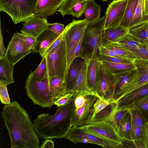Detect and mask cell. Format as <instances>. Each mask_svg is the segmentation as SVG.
<instances>
[{"mask_svg":"<svg viewBox=\"0 0 148 148\" xmlns=\"http://www.w3.org/2000/svg\"><path fill=\"white\" fill-rule=\"evenodd\" d=\"M46 59L45 57H44L38 67L33 71V74L38 78L43 79L46 78Z\"/></svg>","mask_w":148,"mask_h":148,"instance_id":"obj_40","label":"cell"},{"mask_svg":"<svg viewBox=\"0 0 148 148\" xmlns=\"http://www.w3.org/2000/svg\"><path fill=\"white\" fill-rule=\"evenodd\" d=\"M145 16L144 12V0H138L128 28L142 21Z\"/></svg>","mask_w":148,"mask_h":148,"instance_id":"obj_33","label":"cell"},{"mask_svg":"<svg viewBox=\"0 0 148 148\" xmlns=\"http://www.w3.org/2000/svg\"><path fill=\"white\" fill-rule=\"evenodd\" d=\"M31 52L27 49L25 44L22 34L16 32L14 34L9 42L5 55L14 66Z\"/></svg>","mask_w":148,"mask_h":148,"instance_id":"obj_12","label":"cell"},{"mask_svg":"<svg viewBox=\"0 0 148 148\" xmlns=\"http://www.w3.org/2000/svg\"><path fill=\"white\" fill-rule=\"evenodd\" d=\"M63 32H62L46 49L44 52L42 57H45L50 52L59 46L60 44L62 41L63 39Z\"/></svg>","mask_w":148,"mask_h":148,"instance_id":"obj_48","label":"cell"},{"mask_svg":"<svg viewBox=\"0 0 148 148\" xmlns=\"http://www.w3.org/2000/svg\"><path fill=\"white\" fill-rule=\"evenodd\" d=\"M14 66L5 55L0 58V82L7 85L14 83Z\"/></svg>","mask_w":148,"mask_h":148,"instance_id":"obj_25","label":"cell"},{"mask_svg":"<svg viewBox=\"0 0 148 148\" xmlns=\"http://www.w3.org/2000/svg\"><path fill=\"white\" fill-rule=\"evenodd\" d=\"M84 36V35L82 37L77 46L75 53V58H82V44Z\"/></svg>","mask_w":148,"mask_h":148,"instance_id":"obj_50","label":"cell"},{"mask_svg":"<svg viewBox=\"0 0 148 148\" xmlns=\"http://www.w3.org/2000/svg\"><path fill=\"white\" fill-rule=\"evenodd\" d=\"M104 47L114 51L118 54L126 58L133 61L137 59L136 56L132 52L123 48L110 45Z\"/></svg>","mask_w":148,"mask_h":148,"instance_id":"obj_34","label":"cell"},{"mask_svg":"<svg viewBox=\"0 0 148 148\" xmlns=\"http://www.w3.org/2000/svg\"><path fill=\"white\" fill-rule=\"evenodd\" d=\"M99 63L111 73L115 75L136 68L134 63L132 64L111 62L99 60Z\"/></svg>","mask_w":148,"mask_h":148,"instance_id":"obj_29","label":"cell"},{"mask_svg":"<svg viewBox=\"0 0 148 148\" xmlns=\"http://www.w3.org/2000/svg\"><path fill=\"white\" fill-rule=\"evenodd\" d=\"M132 141L139 139L142 135L143 129L136 125L132 120Z\"/></svg>","mask_w":148,"mask_h":148,"instance_id":"obj_45","label":"cell"},{"mask_svg":"<svg viewBox=\"0 0 148 148\" xmlns=\"http://www.w3.org/2000/svg\"><path fill=\"white\" fill-rule=\"evenodd\" d=\"M89 0H64L57 10L63 17L68 11L76 5Z\"/></svg>","mask_w":148,"mask_h":148,"instance_id":"obj_36","label":"cell"},{"mask_svg":"<svg viewBox=\"0 0 148 148\" xmlns=\"http://www.w3.org/2000/svg\"><path fill=\"white\" fill-rule=\"evenodd\" d=\"M88 24L86 18L75 20L68 24L64 29L63 32V39L66 46L67 68L76 58L75 53L77 46L84 35Z\"/></svg>","mask_w":148,"mask_h":148,"instance_id":"obj_7","label":"cell"},{"mask_svg":"<svg viewBox=\"0 0 148 148\" xmlns=\"http://www.w3.org/2000/svg\"><path fill=\"white\" fill-rule=\"evenodd\" d=\"M128 0H114L108 5L104 29L119 26L122 20Z\"/></svg>","mask_w":148,"mask_h":148,"instance_id":"obj_13","label":"cell"},{"mask_svg":"<svg viewBox=\"0 0 148 148\" xmlns=\"http://www.w3.org/2000/svg\"><path fill=\"white\" fill-rule=\"evenodd\" d=\"M131 108L130 112L132 121L143 129L145 123L147 121L139 110L135 108Z\"/></svg>","mask_w":148,"mask_h":148,"instance_id":"obj_37","label":"cell"},{"mask_svg":"<svg viewBox=\"0 0 148 148\" xmlns=\"http://www.w3.org/2000/svg\"><path fill=\"white\" fill-rule=\"evenodd\" d=\"M64 0H37L34 16L46 18L55 14Z\"/></svg>","mask_w":148,"mask_h":148,"instance_id":"obj_18","label":"cell"},{"mask_svg":"<svg viewBox=\"0 0 148 148\" xmlns=\"http://www.w3.org/2000/svg\"><path fill=\"white\" fill-rule=\"evenodd\" d=\"M64 29V25L63 24L57 23H48L47 26V29L59 35L63 32Z\"/></svg>","mask_w":148,"mask_h":148,"instance_id":"obj_46","label":"cell"},{"mask_svg":"<svg viewBox=\"0 0 148 148\" xmlns=\"http://www.w3.org/2000/svg\"><path fill=\"white\" fill-rule=\"evenodd\" d=\"M98 98L92 95H77L75 97L71 113V127L83 126L93 118L94 104Z\"/></svg>","mask_w":148,"mask_h":148,"instance_id":"obj_5","label":"cell"},{"mask_svg":"<svg viewBox=\"0 0 148 148\" xmlns=\"http://www.w3.org/2000/svg\"><path fill=\"white\" fill-rule=\"evenodd\" d=\"M75 96L65 105L58 107L54 114L44 113L38 116L33 125L39 137L44 139L65 137L72 127L71 113Z\"/></svg>","mask_w":148,"mask_h":148,"instance_id":"obj_2","label":"cell"},{"mask_svg":"<svg viewBox=\"0 0 148 148\" xmlns=\"http://www.w3.org/2000/svg\"><path fill=\"white\" fill-rule=\"evenodd\" d=\"M137 68L127 70L123 73L114 75L115 78L113 99L114 101L119 94L124 86L127 82L129 79L136 71Z\"/></svg>","mask_w":148,"mask_h":148,"instance_id":"obj_27","label":"cell"},{"mask_svg":"<svg viewBox=\"0 0 148 148\" xmlns=\"http://www.w3.org/2000/svg\"><path fill=\"white\" fill-rule=\"evenodd\" d=\"M85 61L82 57H76L67 68L64 79L67 91H72Z\"/></svg>","mask_w":148,"mask_h":148,"instance_id":"obj_19","label":"cell"},{"mask_svg":"<svg viewBox=\"0 0 148 148\" xmlns=\"http://www.w3.org/2000/svg\"><path fill=\"white\" fill-rule=\"evenodd\" d=\"M133 142L135 148H148V121L144 125L140 138Z\"/></svg>","mask_w":148,"mask_h":148,"instance_id":"obj_35","label":"cell"},{"mask_svg":"<svg viewBox=\"0 0 148 148\" xmlns=\"http://www.w3.org/2000/svg\"><path fill=\"white\" fill-rule=\"evenodd\" d=\"M59 35L47 29L37 38L36 42L31 51L35 53H39L42 57L46 49Z\"/></svg>","mask_w":148,"mask_h":148,"instance_id":"obj_21","label":"cell"},{"mask_svg":"<svg viewBox=\"0 0 148 148\" xmlns=\"http://www.w3.org/2000/svg\"><path fill=\"white\" fill-rule=\"evenodd\" d=\"M54 144L53 141L51 140L46 139L43 143L42 145L39 147L40 148H53Z\"/></svg>","mask_w":148,"mask_h":148,"instance_id":"obj_51","label":"cell"},{"mask_svg":"<svg viewBox=\"0 0 148 148\" xmlns=\"http://www.w3.org/2000/svg\"><path fill=\"white\" fill-rule=\"evenodd\" d=\"M37 0H0V10L6 12L16 24L34 15Z\"/></svg>","mask_w":148,"mask_h":148,"instance_id":"obj_6","label":"cell"},{"mask_svg":"<svg viewBox=\"0 0 148 148\" xmlns=\"http://www.w3.org/2000/svg\"><path fill=\"white\" fill-rule=\"evenodd\" d=\"M101 0L104 1H107V0Z\"/></svg>","mask_w":148,"mask_h":148,"instance_id":"obj_54","label":"cell"},{"mask_svg":"<svg viewBox=\"0 0 148 148\" xmlns=\"http://www.w3.org/2000/svg\"><path fill=\"white\" fill-rule=\"evenodd\" d=\"M45 57L46 62V78L49 80L51 77L56 76L64 80L67 64L66 46L64 40H62L59 46Z\"/></svg>","mask_w":148,"mask_h":148,"instance_id":"obj_8","label":"cell"},{"mask_svg":"<svg viewBox=\"0 0 148 148\" xmlns=\"http://www.w3.org/2000/svg\"><path fill=\"white\" fill-rule=\"evenodd\" d=\"M138 1V0H128L120 25L128 29Z\"/></svg>","mask_w":148,"mask_h":148,"instance_id":"obj_30","label":"cell"},{"mask_svg":"<svg viewBox=\"0 0 148 148\" xmlns=\"http://www.w3.org/2000/svg\"><path fill=\"white\" fill-rule=\"evenodd\" d=\"M148 94V83L125 95L115 102L117 107H129L135 101Z\"/></svg>","mask_w":148,"mask_h":148,"instance_id":"obj_24","label":"cell"},{"mask_svg":"<svg viewBox=\"0 0 148 148\" xmlns=\"http://www.w3.org/2000/svg\"><path fill=\"white\" fill-rule=\"evenodd\" d=\"M144 15H148V0H144Z\"/></svg>","mask_w":148,"mask_h":148,"instance_id":"obj_53","label":"cell"},{"mask_svg":"<svg viewBox=\"0 0 148 148\" xmlns=\"http://www.w3.org/2000/svg\"><path fill=\"white\" fill-rule=\"evenodd\" d=\"M87 68V62L85 60L72 91L76 92L77 95H92L96 96L89 88L88 84Z\"/></svg>","mask_w":148,"mask_h":148,"instance_id":"obj_22","label":"cell"},{"mask_svg":"<svg viewBox=\"0 0 148 148\" xmlns=\"http://www.w3.org/2000/svg\"><path fill=\"white\" fill-rule=\"evenodd\" d=\"M25 44L28 49L31 51L37 41V39L26 34L22 33Z\"/></svg>","mask_w":148,"mask_h":148,"instance_id":"obj_49","label":"cell"},{"mask_svg":"<svg viewBox=\"0 0 148 148\" xmlns=\"http://www.w3.org/2000/svg\"><path fill=\"white\" fill-rule=\"evenodd\" d=\"M77 95L75 92H71L65 95L56 100L54 103L57 107L64 106L69 102L74 97Z\"/></svg>","mask_w":148,"mask_h":148,"instance_id":"obj_44","label":"cell"},{"mask_svg":"<svg viewBox=\"0 0 148 148\" xmlns=\"http://www.w3.org/2000/svg\"><path fill=\"white\" fill-rule=\"evenodd\" d=\"M131 110L130 107L118 108L117 107L115 102L113 101L109 105L97 114L91 121H106L112 124L118 131L121 120Z\"/></svg>","mask_w":148,"mask_h":148,"instance_id":"obj_14","label":"cell"},{"mask_svg":"<svg viewBox=\"0 0 148 148\" xmlns=\"http://www.w3.org/2000/svg\"><path fill=\"white\" fill-rule=\"evenodd\" d=\"M128 35L135 40L148 45V15L139 23L128 28Z\"/></svg>","mask_w":148,"mask_h":148,"instance_id":"obj_20","label":"cell"},{"mask_svg":"<svg viewBox=\"0 0 148 148\" xmlns=\"http://www.w3.org/2000/svg\"><path fill=\"white\" fill-rule=\"evenodd\" d=\"M0 58L2 57L5 54V48L4 46L3 42V38L1 31L0 30Z\"/></svg>","mask_w":148,"mask_h":148,"instance_id":"obj_52","label":"cell"},{"mask_svg":"<svg viewBox=\"0 0 148 148\" xmlns=\"http://www.w3.org/2000/svg\"><path fill=\"white\" fill-rule=\"evenodd\" d=\"M99 60H101L118 63L132 64L134 61L126 59L119 58L103 55H99Z\"/></svg>","mask_w":148,"mask_h":148,"instance_id":"obj_41","label":"cell"},{"mask_svg":"<svg viewBox=\"0 0 148 148\" xmlns=\"http://www.w3.org/2000/svg\"><path fill=\"white\" fill-rule=\"evenodd\" d=\"M87 1L75 5L68 11L66 15L70 14L77 18H79L84 13Z\"/></svg>","mask_w":148,"mask_h":148,"instance_id":"obj_38","label":"cell"},{"mask_svg":"<svg viewBox=\"0 0 148 148\" xmlns=\"http://www.w3.org/2000/svg\"><path fill=\"white\" fill-rule=\"evenodd\" d=\"M1 116L12 148H38L39 137L26 110L16 101L4 106Z\"/></svg>","mask_w":148,"mask_h":148,"instance_id":"obj_1","label":"cell"},{"mask_svg":"<svg viewBox=\"0 0 148 148\" xmlns=\"http://www.w3.org/2000/svg\"><path fill=\"white\" fill-rule=\"evenodd\" d=\"M33 72L26 78L25 88L27 95L34 104L50 108L60 97L52 90L47 78H38L34 75Z\"/></svg>","mask_w":148,"mask_h":148,"instance_id":"obj_3","label":"cell"},{"mask_svg":"<svg viewBox=\"0 0 148 148\" xmlns=\"http://www.w3.org/2000/svg\"><path fill=\"white\" fill-rule=\"evenodd\" d=\"M78 127L88 132L122 145L124 147V140L115 126L106 120L91 121Z\"/></svg>","mask_w":148,"mask_h":148,"instance_id":"obj_9","label":"cell"},{"mask_svg":"<svg viewBox=\"0 0 148 148\" xmlns=\"http://www.w3.org/2000/svg\"><path fill=\"white\" fill-rule=\"evenodd\" d=\"M106 16L88 23L84 38L82 58L88 61L102 46V34L104 30Z\"/></svg>","mask_w":148,"mask_h":148,"instance_id":"obj_4","label":"cell"},{"mask_svg":"<svg viewBox=\"0 0 148 148\" xmlns=\"http://www.w3.org/2000/svg\"><path fill=\"white\" fill-rule=\"evenodd\" d=\"M99 64L100 81L97 92V96L98 99L113 101L115 76Z\"/></svg>","mask_w":148,"mask_h":148,"instance_id":"obj_15","label":"cell"},{"mask_svg":"<svg viewBox=\"0 0 148 148\" xmlns=\"http://www.w3.org/2000/svg\"><path fill=\"white\" fill-rule=\"evenodd\" d=\"M101 11L100 6L94 0L88 1L84 12L88 23H89L99 19Z\"/></svg>","mask_w":148,"mask_h":148,"instance_id":"obj_28","label":"cell"},{"mask_svg":"<svg viewBox=\"0 0 148 148\" xmlns=\"http://www.w3.org/2000/svg\"></svg>","mask_w":148,"mask_h":148,"instance_id":"obj_55","label":"cell"},{"mask_svg":"<svg viewBox=\"0 0 148 148\" xmlns=\"http://www.w3.org/2000/svg\"><path fill=\"white\" fill-rule=\"evenodd\" d=\"M7 85L4 83L0 82V99L1 103L5 105L11 103L7 90Z\"/></svg>","mask_w":148,"mask_h":148,"instance_id":"obj_42","label":"cell"},{"mask_svg":"<svg viewBox=\"0 0 148 148\" xmlns=\"http://www.w3.org/2000/svg\"><path fill=\"white\" fill-rule=\"evenodd\" d=\"M64 138L75 143H92L103 148L124 147L122 145L88 132L78 127H71Z\"/></svg>","mask_w":148,"mask_h":148,"instance_id":"obj_11","label":"cell"},{"mask_svg":"<svg viewBox=\"0 0 148 148\" xmlns=\"http://www.w3.org/2000/svg\"><path fill=\"white\" fill-rule=\"evenodd\" d=\"M48 24L47 18L34 15L25 21L21 32L37 39L47 29Z\"/></svg>","mask_w":148,"mask_h":148,"instance_id":"obj_16","label":"cell"},{"mask_svg":"<svg viewBox=\"0 0 148 148\" xmlns=\"http://www.w3.org/2000/svg\"><path fill=\"white\" fill-rule=\"evenodd\" d=\"M113 101L105 99L98 98L94 104L95 112L93 118L97 114L109 105Z\"/></svg>","mask_w":148,"mask_h":148,"instance_id":"obj_43","label":"cell"},{"mask_svg":"<svg viewBox=\"0 0 148 148\" xmlns=\"http://www.w3.org/2000/svg\"><path fill=\"white\" fill-rule=\"evenodd\" d=\"M98 50L99 55L127 59L119 55L114 51L102 46L100 47L99 48Z\"/></svg>","mask_w":148,"mask_h":148,"instance_id":"obj_47","label":"cell"},{"mask_svg":"<svg viewBox=\"0 0 148 148\" xmlns=\"http://www.w3.org/2000/svg\"><path fill=\"white\" fill-rule=\"evenodd\" d=\"M128 29L119 25L104 29L102 34V46L105 47L117 41L128 34Z\"/></svg>","mask_w":148,"mask_h":148,"instance_id":"obj_23","label":"cell"},{"mask_svg":"<svg viewBox=\"0 0 148 148\" xmlns=\"http://www.w3.org/2000/svg\"><path fill=\"white\" fill-rule=\"evenodd\" d=\"M87 62L88 84L89 88L98 97L97 92L100 83V73L99 58L97 52L95 53L92 59Z\"/></svg>","mask_w":148,"mask_h":148,"instance_id":"obj_17","label":"cell"},{"mask_svg":"<svg viewBox=\"0 0 148 148\" xmlns=\"http://www.w3.org/2000/svg\"><path fill=\"white\" fill-rule=\"evenodd\" d=\"M132 123V119L130 111L121 120L118 128V132L125 141H132L131 134Z\"/></svg>","mask_w":148,"mask_h":148,"instance_id":"obj_26","label":"cell"},{"mask_svg":"<svg viewBox=\"0 0 148 148\" xmlns=\"http://www.w3.org/2000/svg\"><path fill=\"white\" fill-rule=\"evenodd\" d=\"M110 45L122 47L127 50L138 46L145 45L133 39L128 34L122 37L116 42Z\"/></svg>","mask_w":148,"mask_h":148,"instance_id":"obj_31","label":"cell"},{"mask_svg":"<svg viewBox=\"0 0 148 148\" xmlns=\"http://www.w3.org/2000/svg\"><path fill=\"white\" fill-rule=\"evenodd\" d=\"M128 50L134 53L137 59L148 60V45L138 46Z\"/></svg>","mask_w":148,"mask_h":148,"instance_id":"obj_39","label":"cell"},{"mask_svg":"<svg viewBox=\"0 0 148 148\" xmlns=\"http://www.w3.org/2000/svg\"><path fill=\"white\" fill-rule=\"evenodd\" d=\"M128 107L138 109L148 121V94L136 100Z\"/></svg>","mask_w":148,"mask_h":148,"instance_id":"obj_32","label":"cell"},{"mask_svg":"<svg viewBox=\"0 0 148 148\" xmlns=\"http://www.w3.org/2000/svg\"><path fill=\"white\" fill-rule=\"evenodd\" d=\"M134 63L137 70L118 94L115 102L124 96L148 83V60L137 59Z\"/></svg>","mask_w":148,"mask_h":148,"instance_id":"obj_10","label":"cell"}]
</instances>
